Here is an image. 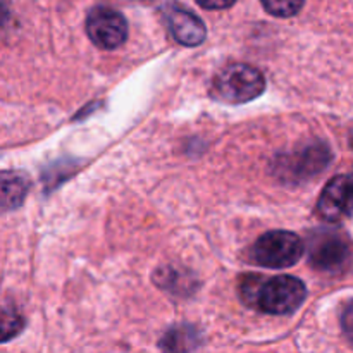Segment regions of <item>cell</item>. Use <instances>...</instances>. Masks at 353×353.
<instances>
[{"label":"cell","instance_id":"cell-1","mask_svg":"<svg viewBox=\"0 0 353 353\" xmlns=\"http://www.w3.org/2000/svg\"><path fill=\"white\" fill-rule=\"evenodd\" d=\"M265 90L264 74L248 64H231L216 74L212 97L224 103H247L261 97Z\"/></svg>","mask_w":353,"mask_h":353},{"label":"cell","instance_id":"cell-2","mask_svg":"<svg viewBox=\"0 0 353 353\" xmlns=\"http://www.w3.org/2000/svg\"><path fill=\"white\" fill-rule=\"evenodd\" d=\"M307 299V288L299 278L276 276L261 281L254 305L259 310L272 316H286L300 309Z\"/></svg>","mask_w":353,"mask_h":353},{"label":"cell","instance_id":"cell-3","mask_svg":"<svg viewBox=\"0 0 353 353\" xmlns=\"http://www.w3.org/2000/svg\"><path fill=\"white\" fill-rule=\"evenodd\" d=\"M254 261L268 269H286L295 265L303 255V241L290 231H269L254 245Z\"/></svg>","mask_w":353,"mask_h":353},{"label":"cell","instance_id":"cell-4","mask_svg":"<svg viewBox=\"0 0 353 353\" xmlns=\"http://www.w3.org/2000/svg\"><path fill=\"white\" fill-rule=\"evenodd\" d=\"M86 33L99 48L114 50L126 41L128 23L119 10L97 6L86 17Z\"/></svg>","mask_w":353,"mask_h":353},{"label":"cell","instance_id":"cell-5","mask_svg":"<svg viewBox=\"0 0 353 353\" xmlns=\"http://www.w3.org/2000/svg\"><path fill=\"white\" fill-rule=\"evenodd\" d=\"M353 212V176H336L326 185L317 202V214L336 223Z\"/></svg>","mask_w":353,"mask_h":353},{"label":"cell","instance_id":"cell-6","mask_svg":"<svg viewBox=\"0 0 353 353\" xmlns=\"http://www.w3.org/2000/svg\"><path fill=\"white\" fill-rule=\"evenodd\" d=\"M352 259V245L338 233H324L314 238L310 247V261L319 271L336 272L345 268Z\"/></svg>","mask_w":353,"mask_h":353},{"label":"cell","instance_id":"cell-7","mask_svg":"<svg viewBox=\"0 0 353 353\" xmlns=\"http://www.w3.org/2000/svg\"><path fill=\"white\" fill-rule=\"evenodd\" d=\"M168 24L174 40L185 47H196L207 37L202 19L183 7H171L168 10Z\"/></svg>","mask_w":353,"mask_h":353},{"label":"cell","instance_id":"cell-8","mask_svg":"<svg viewBox=\"0 0 353 353\" xmlns=\"http://www.w3.org/2000/svg\"><path fill=\"white\" fill-rule=\"evenodd\" d=\"M202 343L199 330L190 324H179L171 327L161 340V350L164 353H193Z\"/></svg>","mask_w":353,"mask_h":353},{"label":"cell","instance_id":"cell-9","mask_svg":"<svg viewBox=\"0 0 353 353\" xmlns=\"http://www.w3.org/2000/svg\"><path fill=\"white\" fill-rule=\"evenodd\" d=\"M28 193V183L23 176L14 172H3L2 174V205L3 209H16L23 203Z\"/></svg>","mask_w":353,"mask_h":353},{"label":"cell","instance_id":"cell-10","mask_svg":"<svg viewBox=\"0 0 353 353\" xmlns=\"http://www.w3.org/2000/svg\"><path fill=\"white\" fill-rule=\"evenodd\" d=\"M261 2L271 16L292 17L300 12L305 0H261Z\"/></svg>","mask_w":353,"mask_h":353},{"label":"cell","instance_id":"cell-11","mask_svg":"<svg viewBox=\"0 0 353 353\" xmlns=\"http://www.w3.org/2000/svg\"><path fill=\"white\" fill-rule=\"evenodd\" d=\"M23 326H24L23 317H21L14 309L6 307L2 314V330H3L2 341H9L10 338L16 336V334L23 330Z\"/></svg>","mask_w":353,"mask_h":353},{"label":"cell","instance_id":"cell-12","mask_svg":"<svg viewBox=\"0 0 353 353\" xmlns=\"http://www.w3.org/2000/svg\"><path fill=\"white\" fill-rule=\"evenodd\" d=\"M341 326H343L345 336L353 345V302L348 303L343 310V317H341Z\"/></svg>","mask_w":353,"mask_h":353},{"label":"cell","instance_id":"cell-13","mask_svg":"<svg viewBox=\"0 0 353 353\" xmlns=\"http://www.w3.org/2000/svg\"><path fill=\"white\" fill-rule=\"evenodd\" d=\"M196 2H199V6H202L203 9L221 10V9H228V7H231L236 0H196Z\"/></svg>","mask_w":353,"mask_h":353},{"label":"cell","instance_id":"cell-14","mask_svg":"<svg viewBox=\"0 0 353 353\" xmlns=\"http://www.w3.org/2000/svg\"><path fill=\"white\" fill-rule=\"evenodd\" d=\"M352 145H353V138H352Z\"/></svg>","mask_w":353,"mask_h":353}]
</instances>
